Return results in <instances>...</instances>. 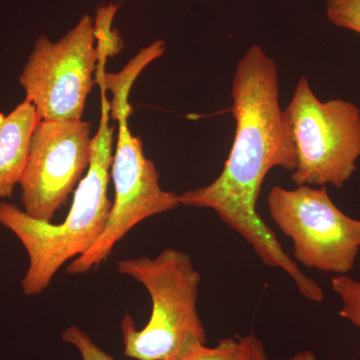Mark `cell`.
Masks as SVG:
<instances>
[{"label": "cell", "mask_w": 360, "mask_h": 360, "mask_svg": "<svg viewBox=\"0 0 360 360\" xmlns=\"http://www.w3.org/2000/svg\"><path fill=\"white\" fill-rule=\"evenodd\" d=\"M236 135L221 174L208 186L179 194V203L210 208L252 246L267 266L283 269L310 302L323 290L305 276L257 212L262 182L270 169L296 167L295 146L279 105L276 61L255 44L238 61L231 89Z\"/></svg>", "instance_id": "1"}, {"label": "cell", "mask_w": 360, "mask_h": 360, "mask_svg": "<svg viewBox=\"0 0 360 360\" xmlns=\"http://www.w3.org/2000/svg\"><path fill=\"white\" fill-rule=\"evenodd\" d=\"M99 84L101 115L96 136L92 137L89 167L75 191L65 221L52 224L33 219L13 203L0 201V224L18 236L30 258L27 271L21 281L25 295L44 292L65 262L92 248L108 224L112 206L108 187L113 160L115 125L110 123L105 87Z\"/></svg>", "instance_id": "2"}, {"label": "cell", "mask_w": 360, "mask_h": 360, "mask_svg": "<svg viewBox=\"0 0 360 360\" xmlns=\"http://www.w3.org/2000/svg\"><path fill=\"white\" fill-rule=\"evenodd\" d=\"M118 274L141 283L150 295L153 311L141 330L127 314L122 319L123 354L136 360H182L206 345L198 314L200 274L186 252L167 248L155 258L142 257L116 264Z\"/></svg>", "instance_id": "3"}, {"label": "cell", "mask_w": 360, "mask_h": 360, "mask_svg": "<svg viewBox=\"0 0 360 360\" xmlns=\"http://www.w3.org/2000/svg\"><path fill=\"white\" fill-rule=\"evenodd\" d=\"M283 115L295 146L296 186H345L360 158L359 108L345 99L319 101L302 77Z\"/></svg>", "instance_id": "4"}, {"label": "cell", "mask_w": 360, "mask_h": 360, "mask_svg": "<svg viewBox=\"0 0 360 360\" xmlns=\"http://www.w3.org/2000/svg\"><path fill=\"white\" fill-rule=\"evenodd\" d=\"M129 96L127 92L113 94L110 103L111 117L120 122L110 168L115 196L110 217L92 248L68 265L66 274L71 276L84 274L98 267L135 225L180 205L179 194L161 188L155 162L144 155L141 139L130 131L129 117L132 108Z\"/></svg>", "instance_id": "5"}, {"label": "cell", "mask_w": 360, "mask_h": 360, "mask_svg": "<svg viewBox=\"0 0 360 360\" xmlns=\"http://www.w3.org/2000/svg\"><path fill=\"white\" fill-rule=\"evenodd\" d=\"M270 217L293 243V257L307 269L345 276L360 251V220L341 212L326 186L272 187Z\"/></svg>", "instance_id": "6"}, {"label": "cell", "mask_w": 360, "mask_h": 360, "mask_svg": "<svg viewBox=\"0 0 360 360\" xmlns=\"http://www.w3.org/2000/svg\"><path fill=\"white\" fill-rule=\"evenodd\" d=\"M94 20L85 14L63 39H37L20 77L40 120H82L98 68Z\"/></svg>", "instance_id": "7"}, {"label": "cell", "mask_w": 360, "mask_h": 360, "mask_svg": "<svg viewBox=\"0 0 360 360\" xmlns=\"http://www.w3.org/2000/svg\"><path fill=\"white\" fill-rule=\"evenodd\" d=\"M91 124L82 120H39L20 181L23 210L51 222L91 158Z\"/></svg>", "instance_id": "8"}, {"label": "cell", "mask_w": 360, "mask_h": 360, "mask_svg": "<svg viewBox=\"0 0 360 360\" xmlns=\"http://www.w3.org/2000/svg\"><path fill=\"white\" fill-rule=\"evenodd\" d=\"M39 120L34 106L26 99L8 115L0 113V198H11L20 184Z\"/></svg>", "instance_id": "9"}, {"label": "cell", "mask_w": 360, "mask_h": 360, "mask_svg": "<svg viewBox=\"0 0 360 360\" xmlns=\"http://www.w3.org/2000/svg\"><path fill=\"white\" fill-rule=\"evenodd\" d=\"M250 352L248 335L236 340L233 338L219 340L214 347L202 345L194 349L182 360H248Z\"/></svg>", "instance_id": "10"}, {"label": "cell", "mask_w": 360, "mask_h": 360, "mask_svg": "<svg viewBox=\"0 0 360 360\" xmlns=\"http://www.w3.org/2000/svg\"><path fill=\"white\" fill-rule=\"evenodd\" d=\"M331 288L342 302L340 316L360 329V281L347 274L338 276L331 279Z\"/></svg>", "instance_id": "11"}, {"label": "cell", "mask_w": 360, "mask_h": 360, "mask_svg": "<svg viewBox=\"0 0 360 360\" xmlns=\"http://www.w3.org/2000/svg\"><path fill=\"white\" fill-rule=\"evenodd\" d=\"M326 13L331 25L360 34V0H326Z\"/></svg>", "instance_id": "12"}, {"label": "cell", "mask_w": 360, "mask_h": 360, "mask_svg": "<svg viewBox=\"0 0 360 360\" xmlns=\"http://www.w3.org/2000/svg\"><path fill=\"white\" fill-rule=\"evenodd\" d=\"M63 340L77 348L82 360H116L101 349L87 333L77 326L66 328L63 333Z\"/></svg>", "instance_id": "13"}, {"label": "cell", "mask_w": 360, "mask_h": 360, "mask_svg": "<svg viewBox=\"0 0 360 360\" xmlns=\"http://www.w3.org/2000/svg\"><path fill=\"white\" fill-rule=\"evenodd\" d=\"M248 360H271L265 354L264 343L255 335H250V352H248ZM279 360H317V359L314 352L307 350V352H298L290 359Z\"/></svg>", "instance_id": "14"}, {"label": "cell", "mask_w": 360, "mask_h": 360, "mask_svg": "<svg viewBox=\"0 0 360 360\" xmlns=\"http://www.w3.org/2000/svg\"><path fill=\"white\" fill-rule=\"evenodd\" d=\"M359 357H360V349H359Z\"/></svg>", "instance_id": "15"}]
</instances>
